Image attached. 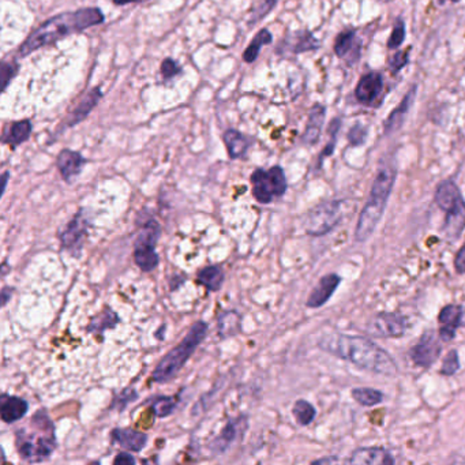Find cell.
<instances>
[{
	"mask_svg": "<svg viewBox=\"0 0 465 465\" xmlns=\"http://www.w3.org/2000/svg\"><path fill=\"white\" fill-rule=\"evenodd\" d=\"M29 411V404L26 400L18 396L3 394L0 399V416L1 421L7 425L20 421Z\"/></svg>",
	"mask_w": 465,
	"mask_h": 465,
	"instance_id": "obj_22",
	"label": "cell"
},
{
	"mask_svg": "<svg viewBox=\"0 0 465 465\" xmlns=\"http://www.w3.org/2000/svg\"><path fill=\"white\" fill-rule=\"evenodd\" d=\"M114 464H135V459L133 454L130 453H119L115 460Z\"/></svg>",
	"mask_w": 465,
	"mask_h": 465,
	"instance_id": "obj_45",
	"label": "cell"
},
{
	"mask_svg": "<svg viewBox=\"0 0 465 465\" xmlns=\"http://www.w3.org/2000/svg\"><path fill=\"white\" fill-rule=\"evenodd\" d=\"M89 220L87 216L83 215V210L78 212L68 223L64 225L63 231L59 234L63 250L68 251L73 257H78L81 254L83 242L89 232Z\"/></svg>",
	"mask_w": 465,
	"mask_h": 465,
	"instance_id": "obj_12",
	"label": "cell"
},
{
	"mask_svg": "<svg viewBox=\"0 0 465 465\" xmlns=\"http://www.w3.org/2000/svg\"><path fill=\"white\" fill-rule=\"evenodd\" d=\"M416 92H418L416 85H413V86L408 90V93L405 95L403 102H400V105L396 107V108L393 109V112H392V114L389 115V118L385 121V134H392V133H394L396 130H399V128L403 127L405 118H406V115L409 114V109L412 108L413 102H415Z\"/></svg>",
	"mask_w": 465,
	"mask_h": 465,
	"instance_id": "obj_21",
	"label": "cell"
},
{
	"mask_svg": "<svg viewBox=\"0 0 465 465\" xmlns=\"http://www.w3.org/2000/svg\"><path fill=\"white\" fill-rule=\"evenodd\" d=\"M11 295H13V289H10L8 286H4V288L1 289V304H3V306H6L7 302L10 301Z\"/></svg>",
	"mask_w": 465,
	"mask_h": 465,
	"instance_id": "obj_46",
	"label": "cell"
},
{
	"mask_svg": "<svg viewBox=\"0 0 465 465\" xmlns=\"http://www.w3.org/2000/svg\"><path fill=\"white\" fill-rule=\"evenodd\" d=\"M382 92H384L382 74L378 71H370L364 74L358 82L355 89V96L361 104L367 107H374L377 104V100L381 97Z\"/></svg>",
	"mask_w": 465,
	"mask_h": 465,
	"instance_id": "obj_14",
	"label": "cell"
},
{
	"mask_svg": "<svg viewBox=\"0 0 465 465\" xmlns=\"http://www.w3.org/2000/svg\"><path fill=\"white\" fill-rule=\"evenodd\" d=\"M344 216L343 203L329 201L313 207L304 220V231L310 236H324L330 232Z\"/></svg>",
	"mask_w": 465,
	"mask_h": 465,
	"instance_id": "obj_9",
	"label": "cell"
},
{
	"mask_svg": "<svg viewBox=\"0 0 465 465\" xmlns=\"http://www.w3.org/2000/svg\"><path fill=\"white\" fill-rule=\"evenodd\" d=\"M387 1H389V0H387Z\"/></svg>",
	"mask_w": 465,
	"mask_h": 465,
	"instance_id": "obj_51",
	"label": "cell"
},
{
	"mask_svg": "<svg viewBox=\"0 0 465 465\" xmlns=\"http://www.w3.org/2000/svg\"><path fill=\"white\" fill-rule=\"evenodd\" d=\"M342 282H343L342 276H339L336 273H329L324 277H321V280L314 286V289L311 291V294L306 302L307 307L320 308L325 306L333 296V294L336 292V289L339 288Z\"/></svg>",
	"mask_w": 465,
	"mask_h": 465,
	"instance_id": "obj_17",
	"label": "cell"
},
{
	"mask_svg": "<svg viewBox=\"0 0 465 465\" xmlns=\"http://www.w3.org/2000/svg\"><path fill=\"white\" fill-rule=\"evenodd\" d=\"M223 141L231 160H238L244 157L251 146V140L235 128H228L224 133Z\"/></svg>",
	"mask_w": 465,
	"mask_h": 465,
	"instance_id": "obj_25",
	"label": "cell"
},
{
	"mask_svg": "<svg viewBox=\"0 0 465 465\" xmlns=\"http://www.w3.org/2000/svg\"><path fill=\"white\" fill-rule=\"evenodd\" d=\"M454 267H456V272L460 273V274H464L465 273V243L463 244V247L457 251L456 254V258H454Z\"/></svg>",
	"mask_w": 465,
	"mask_h": 465,
	"instance_id": "obj_43",
	"label": "cell"
},
{
	"mask_svg": "<svg viewBox=\"0 0 465 465\" xmlns=\"http://www.w3.org/2000/svg\"><path fill=\"white\" fill-rule=\"evenodd\" d=\"M460 370V359H459V352L456 349H452L447 352L444 362H442V368L441 374L444 377H452Z\"/></svg>",
	"mask_w": 465,
	"mask_h": 465,
	"instance_id": "obj_37",
	"label": "cell"
},
{
	"mask_svg": "<svg viewBox=\"0 0 465 465\" xmlns=\"http://www.w3.org/2000/svg\"><path fill=\"white\" fill-rule=\"evenodd\" d=\"M32 131H33L32 121H28V119L14 121L3 133L1 143L3 145H8L11 149H17L23 142H26L30 138Z\"/></svg>",
	"mask_w": 465,
	"mask_h": 465,
	"instance_id": "obj_26",
	"label": "cell"
},
{
	"mask_svg": "<svg viewBox=\"0 0 465 465\" xmlns=\"http://www.w3.org/2000/svg\"><path fill=\"white\" fill-rule=\"evenodd\" d=\"M292 413L296 419V422L301 425H311L317 416V409L315 406L308 403L307 400H298L294 408H292Z\"/></svg>",
	"mask_w": 465,
	"mask_h": 465,
	"instance_id": "obj_34",
	"label": "cell"
},
{
	"mask_svg": "<svg viewBox=\"0 0 465 465\" xmlns=\"http://www.w3.org/2000/svg\"><path fill=\"white\" fill-rule=\"evenodd\" d=\"M396 176H397L396 167L390 164H385L380 168L373 183L367 203L364 205L358 220V225L355 229L356 242H366L373 235L378 223L381 222L389 197L396 182Z\"/></svg>",
	"mask_w": 465,
	"mask_h": 465,
	"instance_id": "obj_4",
	"label": "cell"
},
{
	"mask_svg": "<svg viewBox=\"0 0 465 465\" xmlns=\"http://www.w3.org/2000/svg\"><path fill=\"white\" fill-rule=\"evenodd\" d=\"M348 463L358 465H392L396 464V460L385 447L367 446L352 452Z\"/></svg>",
	"mask_w": 465,
	"mask_h": 465,
	"instance_id": "obj_18",
	"label": "cell"
},
{
	"mask_svg": "<svg viewBox=\"0 0 465 465\" xmlns=\"http://www.w3.org/2000/svg\"><path fill=\"white\" fill-rule=\"evenodd\" d=\"M104 20L105 17L99 7H83L61 13L44 20L39 28H36L20 44L17 55L20 58H26L42 47L55 44L71 35L82 33L89 28L102 25Z\"/></svg>",
	"mask_w": 465,
	"mask_h": 465,
	"instance_id": "obj_2",
	"label": "cell"
},
{
	"mask_svg": "<svg viewBox=\"0 0 465 465\" xmlns=\"http://www.w3.org/2000/svg\"><path fill=\"white\" fill-rule=\"evenodd\" d=\"M162 76L164 80H172L174 77L179 76L182 73L181 64L171 58L164 59L162 63Z\"/></svg>",
	"mask_w": 465,
	"mask_h": 465,
	"instance_id": "obj_42",
	"label": "cell"
},
{
	"mask_svg": "<svg viewBox=\"0 0 465 465\" xmlns=\"http://www.w3.org/2000/svg\"><path fill=\"white\" fill-rule=\"evenodd\" d=\"M320 348L359 368L385 377H396L399 367L394 359L367 337L349 334H327L320 340Z\"/></svg>",
	"mask_w": 465,
	"mask_h": 465,
	"instance_id": "obj_1",
	"label": "cell"
},
{
	"mask_svg": "<svg viewBox=\"0 0 465 465\" xmlns=\"http://www.w3.org/2000/svg\"><path fill=\"white\" fill-rule=\"evenodd\" d=\"M250 182L253 187V197L257 203L262 205H267L277 198H282L288 190L285 172L280 165H274L269 169L257 168L251 174Z\"/></svg>",
	"mask_w": 465,
	"mask_h": 465,
	"instance_id": "obj_7",
	"label": "cell"
},
{
	"mask_svg": "<svg viewBox=\"0 0 465 465\" xmlns=\"http://www.w3.org/2000/svg\"><path fill=\"white\" fill-rule=\"evenodd\" d=\"M119 322H121L119 315L114 310L107 308V310H104L102 313H99L96 317H93L90 320V324L87 325L86 330L89 333L102 334L105 330L116 327Z\"/></svg>",
	"mask_w": 465,
	"mask_h": 465,
	"instance_id": "obj_28",
	"label": "cell"
},
{
	"mask_svg": "<svg viewBox=\"0 0 465 465\" xmlns=\"http://www.w3.org/2000/svg\"><path fill=\"white\" fill-rule=\"evenodd\" d=\"M112 441L126 450L138 453L147 444V435L131 428H114L111 434Z\"/></svg>",
	"mask_w": 465,
	"mask_h": 465,
	"instance_id": "obj_24",
	"label": "cell"
},
{
	"mask_svg": "<svg viewBox=\"0 0 465 465\" xmlns=\"http://www.w3.org/2000/svg\"><path fill=\"white\" fill-rule=\"evenodd\" d=\"M241 322H242V318L238 311H235V310L224 311L223 314L219 317V324H217L219 334L223 339L236 336L241 330Z\"/></svg>",
	"mask_w": 465,
	"mask_h": 465,
	"instance_id": "obj_29",
	"label": "cell"
},
{
	"mask_svg": "<svg viewBox=\"0 0 465 465\" xmlns=\"http://www.w3.org/2000/svg\"><path fill=\"white\" fill-rule=\"evenodd\" d=\"M340 126H342V121H340V119H334V121L330 123V126H329V135H330V140L327 142V145L325 146L324 150L321 152V156H320V160H318V167H321V164L324 162L326 157H329V156L333 155L334 147H336V142H337V133H339Z\"/></svg>",
	"mask_w": 465,
	"mask_h": 465,
	"instance_id": "obj_36",
	"label": "cell"
},
{
	"mask_svg": "<svg viewBox=\"0 0 465 465\" xmlns=\"http://www.w3.org/2000/svg\"><path fill=\"white\" fill-rule=\"evenodd\" d=\"M112 1L116 6H126V4H130V3H145L147 0H112Z\"/></svg>",
	"mask_w": 465,
	"mask_h": 465,
	"instance_id": "obj_48",
	"label": "cell"
},
{
	"mask_svg": "<svg viewBox=\"0 0 465 465\" xmlns=\"http://www.w3.org/2000/svg\"><path fill=\"white\" fill-rule=\"evenodd\" d=\"M405 40V23L404 20H399L396 22L392 35L387 40V48L389 49H399L401 47V44Z\"/></svg>",
	"mask_w": 465,
	"mask_h": 465,
	"instance_id": "obj_38",
	"label": "cell"
},
{
	"mask_svg": "<svg viewBox=\"0 0 465 465\" xmlns=\"http://www.w3.org/2000/svg\"><path fill=\"white\" fill-rule=\"evenodd\" d=\"M409 51H411V48H408V49H405V51H400V52H397L396 55H393L390 59H389V67H390V71L393 73V74H397L399 71H401L403 68H404L405 66L408 64V61H409Z\"/></svg>",
	"mask_w": 465,
	"mask_h": 465,
	"instance_id": "obj_41",
	"label": "cell"
},
{
	"mask_svg": "<svg viewBox=\"0 0 465 465\" xmlns=\"http://www.w3.org/2000/svg\"><path fill=\"white\" fill-rule=\"evenodd\" d=\"M320 48V41L314 37L311 32L307 30H299L295 33L288 35L282 42L280 47L277 48L279 54H303V52H310L315 51Z\"/></svg>",
	"mask_w": 465,
	"mask_h": 465,
	"instance_id": "obj_16",
	"label": "cell"
},
{
	"mask_svg": "<svg viewBox=\"0 0 465 465\" xmlns=\"http://www.w3.org/2000/svg\"><path fill=\"white\" fill-rule=\"evenodd\" d=\"M434 201L446 213L442 231L447 241H457L465 229V200L453 181H444L440 183Z\"/></svg>",
	"mask_w": 465,
	"mask_h": 465,
	"instance_id": "obj_6",
	"label": "cell"
},
{
	"mask_svg": "<svg viewBox=\"0 0 465 465\" xmlns=\"http://www.w3.org/2000/svg\"><path fill=\"white\" fill-rule=\"evenodd\" d=\"M137 399H138V393L135 392V389L127 387V389H124L121 394L114 400V403L111 405V409H115L116 408V409L121 411V409H124L130 403L135 401Z\"/></svg>",
	"mask_w": 465,
	"mask_h": 465,
	"instance_id": "obj_39",
	"label": "cell"
},
{
	"mask_svg": "<svg viewBox=\"0 0 465 465\" xmlns=\"http://www.w3.org/2000/svg\"><path fill=\"white\" fill-rule=\"evenodd\" d=\"M273 41V35L270 33L269 29H261L251 42L248 44V47L244 49L243 52V61L246 63H253L257 61V58L260 56V51L263 45H267Z\"/></svg>",
	"mask_w": 465,
	"mask_h": 465,
	"instance_id": "obj_30",
	"label": "cell"
},
{
	"mask_svg": "<svg viewBox=\"0 0 465 465\" xmlns=\"http://www.w3.org/2000/svg\"><path fill=\"white\" fill-rule=\"evenodd\" d=\"M367 140V128L363 124L356 123L355 126L351 127L348 133V141L352 146H362Z\"/></svg>",
	"mask_w": 465,
	"mask_h": 465,
	"instance_id": "obj_40",
	"label": "cell"
},
{
	"mask_svg": "<svg viewBox=\"0 0 465 465\" xmlns=\"http://www.w3.org/2000/svg\"><path fill=\"white\" fill-rule=\"evenodd\" d=\"M355 49H361V40H358L355 30H344L336 37L334 54L339 58H346L348 54Z\"/></svg>",
	"mask_w": 465,
	"mask_h": 465,
	"instance_id": "obj_31",
	"label": "cell"
},
{
	"mask_svg": "<svg viewBox=\"0 0 465 465\" xmlns=\"http://www.w3.org/2000/svg\"><path fill=\"white\" fill-rule=\"evenodd\" d=\"M162 236V225L155 219H149L140 227L137 241L134 243V262L142 272L155 270L159 262V254L156 246Z\"/></svg>",
	"mask_w": 465,
	"mask_h": 465,
	"instance_id": "obj_8",
	"label": "cell"
},
{
	"mask_svg": "<svg viewBox=\"0 0 465 465\" xmlns=\"http://www.w3.org/2000/svg\"><path fill=\"white\" fill-rule=\"evenodd\" d=\"M370 334L382 339L403 337L408 330V318L400 313H378L367 325Z\"/></svg>",
	"mask_w": 465,
	"mask_h": 465,
	"instance_id": "obj_11",
	"label": "cell"
},
{
	"mask_svg": "<svg viewBox=\"0 0 465 465\" xmlns=\"http://www.w3.org/2000/svg\"><path fill=\"white\" fill-rule=\"evenodd\" d=\"M207 330L209 325L205 321H198L193 325L179 345L171 349L157 364L152 374V381L156 384L172 381L205 340Z\"/></svg>",
	"mask_w": 465,
	"mask_h": 465,
	"instance_id": "obj_5",
	"label": "cell"
},
{
	"mask_svg": "<svg viewBox=\"0 0 465 465\" xmlns=\"http://www.w3.org/2000/svg\"><path fill=\"white\" fill-rule=\"evenodd\" d=\"M339 459L337 457H333V456H329V457H325V459H320V460H315L313 461V464H332V463H337Z\"/></svg>",
	"mask_w": 465,
	"mask_h": 465,
	"instance_id": "obj_47",
	"label": "cell"
},
{
	"mask_svg": "<svg viewBox=\"0 0 465 465\" xmlns=\"http://www.w3.org/2000/svg\"><path fill=\"white\" fill-rule=\"evenodd\" d=\"M325 116H326V107L317 102L311 107L308 114V121L304 130L302 141L306 145H315L321 138V131L324 127Z\"/></svg>",
	"mask_w": 465,
	"mask_h": 465,
	"instance_id": "obj_23",
	"label": "cell"
},
{
	"mask_svg": "<svg viewBox=\"0 0 465 465\" xmlns=\"http://www.w3.org/2000/svg\"><path fill=\"white\" fill-rule=\"evenodd\" d=\"M464 308L460 304H446L438 315L440 322V337L444 343L454 340L457 329L463 325Z\"/></svg>",
	"mask_w": 465,
	"mask_h": 465,
	"instance_id": "obj_15",
	"label": "cell"
},
{
	"mask_svg": "<svg viewBox=\"0 0 465 465\" xmlns=\"http://www.w3.org/2000/svg\"><path fill=\"white\" fill-rule=\"evenodd\" d=\"M247 416L244 415L235 419H229L227 425H224L222 433L209 444L210 452L213 454H224L225 452H228L231 446L241 440V435L247 430Z\"/></svg>",
	"mask_w": 465,
	"mask_h": 465,
	"instance_id": "obj_13",
	"label": "cell"
},
{
	"mask_svg": "<svg viewBox=\"0 0 465 465\" xmlns=\"http://www.w3.org/2000/svg\"><path fill=\"white\" fill-rule=\"evenodd\" d=\"M452 1H453V3H457V1H460V0H452Z\"/></svg>",
	"mask_w": 465,
	"mask_h": 465,
	"instance_id": "obj_50",
	"label": "cell"
},
{
	"mask_svg": "<svg viewBox=\"0 0 465 465\" xmlns=\"http://www.w3.org/2000/svg\"><path fill=\"white\" fill-rule=\"evenodd\" d=\"M442 354V339L435 330H425L409 351V359L418 367H430L435 363Z\"/></svg>",
	"mask_w": 465,
	"mask_h": 465,
	"instance_id": "obj_10",
	"label": "cell"
},
{
	"mask_svg": "<svg viewBox=\"0 0 465 465\" xmlns=\"http://www.w3.org/2000/svg\"><path fill=\"white\" fill-rule=\"evenodd\" d=\"M20 66L16 61H1L0 64V89L6 92L13 78L18 74Z\"/></svg>",
	"mask_w": 465,
	"mask_h": 465,
	"instance_id": "obj_35",
	"label": "cell"
},
{
	"mask_svg": "<svg viewBox=\"0 0 465 465\" xmlns=\"http://www.w3.org/2000/svg\"><path fill=\"white\" fill-rule=\"evenodd\" d=\"M277 1H279V0H265V3H263L262 7H261V10H260L257 18L253 20V22H257V20H261L263 17H266V16H267V14L276 7Z\"/></svg>",
	"mask_w": 465,
	"mask_h": 465,
	"instance_id": "obj_44",
	"label": "cell"
},
{
	"mask_svg": "<svg viewBox=\"0 0 465 465\" xmlns=\"http://www.w3.org/2000/svg\"><path fill=\"white\" fill-rule=\"evenodd\" d=\"M178 403L179 400L175 396H159L150 400V406L156 418H167L174 413Z\"/></svg>",
	"mask_w": 465,
	"mask_h": 465,
	"instance_id": "obj_33",
	"label": "cell"
},
{
	"mask_svg": "<svg viewBox=\"0 0 465 465\" xmlns=\"http://www.w3.org/2000/svg\"><path fill=\"white\" fill-rule=\"evenodd\" d=\"M197 283L209 292H219L224 284V270L220 265H210L197 273Z\"/></svg>",
	"mask_w": 465,
	"mask_h": 465,
	"instance_id": "obj_27",
	"label": "cell"
},
{
	"mask_svg": "<svg viewBox=\"0 0 465 465\" xmlns=\"http://www.w3.org/2000/svg\"><path fill=\"white\" fill-rule=\"evenodd\" d=\"M86 162L87 160L80 152L71 149H63L56 159V167L61 172V179L64 182H73L77 176H80Z\"/></svg>",
	"mask_w": 465,
	"mask_h": 465,
	"instance_id": "obj_20",
	"label": "cell"
},
{
	"mask_svg": "<svg viewBox=\"0 0 465 465\" xmlns=\"http://www.w3.org/2000/svg\"><path fill=\"white\" fill-rule=\"evenodd\" d=\"M351 396L356 403L363 406H375L384 401V393L373 387H354Z\"/></svg>",
	"mask_w": 465,
	"mask_h": 465,
	"instance_id": "obj_32",
	"label": "cell"
},
{
	"mask_svg": "<svg viewBox=\"0 0 465 465\" xmlns=\"http://www.w3.org/2000/svg\"><path fill=\"white\" fill-rule=\"evenodd\" d=\"M16 447L25 463H42L56 449L55 425L45 409H39L16 431Z\"/></svg>",
	"mask_w": 465,
	"mask_h": 465,
	"instance_id": "obj_3",
	"label": "cell"
},
{
	"mask_svg": "<svg viewBox=\"0 0 465 465\" xmlns=\"http://www.w3.org/2000/svg\"><path fill=\"white\" fill-rule=\"evenodd\" d=\"M102 99V89L99 86L90 89L85 97L82 99L81 102L77 104V107L68 114V116L64 119L63 127L66 128H71L77 124H80L82 121H85L90 112L96 108V105L100 102Z\"/></svg>",
	"mask_w": 465,
	"mask_h": 465,
	"instance_id": "obj_19",
	"label": "cell"
},
{
	"mask_svg": "<svg viewBox=\"0 0 465 465\" xmlns=\"http://www.w3.org/2000/svg\"><path fill=\"white\" fill-rule=\"evenodd\" d=\"M8 179H10V172H8V171H6V172L3 174V176H1V182H3V188H1V194H4V191H6V187H7V183H8Z\"/></svg>",
	"mask_w": 465,
	"mask_h": 465,
	"instance_id": "obj_49",
	"label": "cell"
}]
</instances>
